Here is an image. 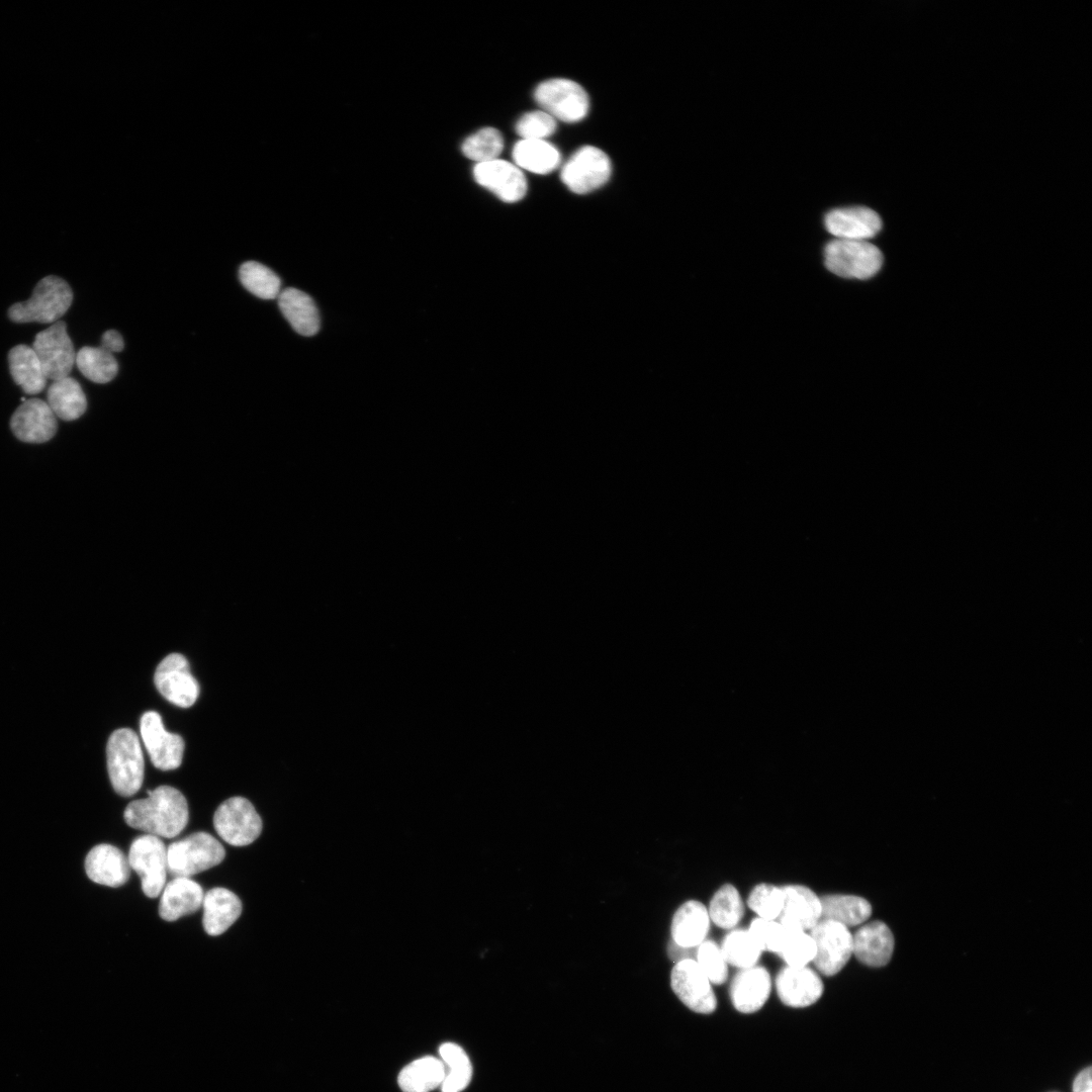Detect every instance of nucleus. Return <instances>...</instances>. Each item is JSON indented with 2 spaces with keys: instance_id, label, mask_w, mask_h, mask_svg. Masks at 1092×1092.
Wrapping results in <instances>:
<instances>
[{
  "instance_id": "1",
  "label": "nucleus",
  "mask_w": 1092,
  "mask_h": 1092,
  "mask_svg": "<svg viewBox=\"0 0 1092 1092\" xmlns=\"http://www.w3.org/2000/svg\"><path fill=\"white\" fill-rule=\"evenodd\" d=\"M188 805L183 794L170 786L148 790V797L130 802L124 812L126 824L158 837L173 838L188 823Z\"/></svg>"
},
{
  "instance_id": "2",
  "label": "nucleus",
  "mask_w": 1092,
  "mask_h": 1092,
  "mask_svg": "<svg viewBox=\"0 0 1092 1092\" xmlns=\"http://www.w3.org/2000/svg\"><path fill=\"white\" fill-rule=\"evenodd\" d=\"M107 769L115 792L123 797L134 795L142 787L145 761L135 732L129 728L115 730L106 746Z\"/></svg>"
},
{
  "instance_id": "3",
  "label": "nucleus",
  "mask_w": 1092,
  "mask_h": 1092,
  "mask_svg": "<svg viewBox=\"0 0 1092 1092\" xmlns=\"http://www.w3.org/2000/svg\"><path fill=\"white\" fill-rule=\"evenodd\" d=\"M72 301L70 285L61 277L49 275L37 282L30 298L9 307L8 316L14 323L54 324L66 313Z\"/></svg>"
},
{
  "instance_id": "4",
  "label": "nucleus",
  "mask_w": 1092,
  "mask_h": 1092,
  "mask_svg": "<svg viewBox=\"0 0 1092 1092\" xmlns=\"http://www.w3.org/2000/svg\"><path fill=\"white\" fill-rule=\"evenodd\" d=\"M225 856L222 844L206 832H196L167 848L168 872L190 878L219 864Z\"/></svg>"
},
{
  "instance_id": "5",
  "label": "nucleus",
  "mask_w": 1092,
  "mask_h": 1092,
  "mask_svg": "<svg viewBox=\"0 0 1092 1092\" xmlns=\"http://www.w3.org/2000/svg\"><path fill=\"white\" fill-rule=\"evenodd\" d=\"M827 269L837 276L866 280L876 275L883 265V255L869 241L834 239L824 250Z\"/></svg>"
},
{
  "instance_id": "6",
  "label": "nucleus",
  "mask_w": 1092,
  "mask_h": 1092,
  "mask_svg": "<svg viewBox=\"0 0 1092 1092\" xmlns=\"http://www.w3.org/2000/svg\"><path fill=\"white\" fill-rule=\"evenodd\" d=\"M213 826L226 843L245 846L261 834L262 820L249 800L233 797L223 801L216 809Z\"/></svg>"
},
{
  "instance_id": "7",
  "label": "nucleus",
  "mask_w": 1092,
  "mask_h": 1092,
  "mask_svg": "<svg viewBox=\"0 0 1092 1092\" xmlns=\"http://www.w3.org/2000/svg\"><path fill=\"white\" fill-rule=\"evenodd\" d=\"M127 859L141 878L144 894L149 898L158 897L165 887L168 872L164 842L151 834L139 836L129 847Z\"/></svg>"
},
{
  "instance_id": "8",
  "label": "nucleus",
  "mask_w": 1092,
  "mask_h": 1092,
  "mask_svg": "<svg viewBox=\"0 0 1092 1092\" xmlns=\"http://www.w3.org/2000/svg\"><path fill=\"white\" fill-rule=\"evenodd\" d=\"M810 935L816 945V954L812 963L824 976L831 977L839 973L852 954V934L848 927L826 919H820L810 929Z\"/></svg>"
},
{
  "instance_id": "9",
  "label": "nucleus",
  "mask_w": 1092,
  "mask_h": 1092,
  "mask_svg": "<svg viewBox=\"0 0 1092 1092\" xmlns=\"http://www.w3.org/2000/svg\"><path fill=\"white\" fill-rule=\"evenodd\" d=\"M534 97L545 112L562 121H578L588 111L586 92L571 80L557 78L544 81L537 86Z\"/></svg>"
},
{
  "instance_id": "10",
  "label": "nucleus",
  "mask_w": 1092,
  "mask_h": 1092,
  "mask_svg": "<svg viewBox=\"0 0 1092 1092\" xmlns=\"http://www.w3.org/2000/svg\"><path fill=\"white\" fill-rule=\"evenodd\" d=\"M32 349L48 379L56 381L69 376L76 362V353L65 322L58 321L39 332Z\"/></svg>"
},
{
  "instance_id": "11",
  "label": "nucleus",
  "mask_w": 1092,
  "mask_h": 1092,
  "mask_svg": "<svg viewBox=\"0 0 1092 1092\" xmlns=\"http://www.w3.org/2000/svg\"><path fill=\"white\" fill-rule=\"evenodd\" d=\"M671 989L691 1010L709 1014L716 1010L717 999L712 983L696 960L675 963L670 974Z\"/></svg>"
},
{
  "instance_id": "12",
  "label": "nucleus",
  "mask_w": 1092,
  "mask_h": 1092,
  "mask_svg": "<svg viewBox=\"0 0 1092 1092\" xmlns=\"http://www.w3.org/2000/svg\"><path fill=\"white\" fill-rule=\"evenodd\" d=\"M611 163L600 149L586 146L575 152L561 170L562 182L574 193L584 194L605 184Z\"/></svg>"
},
{
  "instance_id": "13",
  "label": "nucleus",
  "mask_w": 1092,
  "mask_h": 1092,
  "mask_svg": "<svg viewBox=\"0 0 1092 1092\" xmlns=\"http://www.w3.org/2000/svg\"><path fill=\"white\" fill-rule=\"evenodd\" d=\"M154 681L166 700L181 708L191 707L199 696V685L180 653H171L159 663Z\"/></svg>"
},
{
  "instance_id": "14",
  "label": "nucleus",
  "mask_w": 1092,
  "mask_h": 1092,
  "mask_svg": "<svg viewBox=\"0 0 1092 1092\" xmlns=\"http://www.w3.org/2000/svg\"><path fill=\"white\" fill-rule=\"evenodd\" d=\"M141 736L152 763L159 769L170 770L180 766L184 753V740L168 732L159 713L146 712L140 721Z\"/></svg>"
},
{
  "instance_id": "15",
  "label": "nucleus",
  "mask_w": 1092,
  "mask_h": 1092,
  "mask_svg": "<svg viewBox=\"0 0 1092 1092\" xmlns=\"http://www.w3.org/2000/svg\"><path fill=\"white\" fill-rule=\"evenodd\" d=\"M825 228L835 239L868 241L882 229L880 215L866 206L839 207L824 218Z\"/></svg>"
},
{
  "instance_id": "16",
  "label": "nucleus",
  "mask_w": 1092,
  "mask_h": 1092,
  "mask_svg": "<svg viewBox=\"0 0 1092 1092\" xmlns=\"http://www.w3.org/2000/svg\"><path fill=\"white\" fill-rule=\"evenodd\" d=\"M13 434L27 443H43L57 432V419L49 404L39 398L22 402L10 419Z\"/></svg>"
},
{
  "instance_id": "17",
  "label": "nucleus",
  "mask_w": 1092,
  "mask_h": 1092,
  "mask_svg": "<svg viewBox=\"0 0 1092 1092\" xmlns=\"http://www.w3.org/2000/svg\"><path fill=\"white\" fill-rule=\"evenodd\" d=\"M776 989L780 1000L793 1008H804L814 1004L823 993V982L818 973L811 968L786 966L776 978Z\"/></svg>"
},
{
  "instance_id": "18",
  "label": "nucleus",
  "mask_w": 1092,
  "mask_h": 1092,
  "mask_svg": "<svg viewBox=\"0 0 1092 1092\" xmlns=\"http://www.w3.org/2000/svg\"><path fill=\"white\" fill-rule=\"evenodd\" d=\"M473 174L477 183L506 202L519 201L526 194V178L523 172L510 162L496 159L478 163Z\"/></svg>"
},
{
  "instance_id": "19",
  "label": "nucleus",
  "mask_w": 1092,
  "mask_h": 1092,
  "mask_svg": "<svg viewBox=\"0 0 1092 1092\" xmlns=\"http://www.w3.org/2000/svg\"><path fill=\"white\" fill-rule=\"evenodd\" d=\"M782 890L784 904L779 923L793 930L812 929L821 919L820 897L803 885H787Z\"/></svg>"
},
{
  "instance_id": "20",
  "label": "nucleus",
  "mask_w": 1092,
  "mask_h": 1092,
  "mask_svg": "<svg viewBox=\"0 0 1092 1092\" xmlns=\"http://www.w3.org/2000/svg\"><path fill=\"white\" fill-rule=\"evenodd\" d=\"M771 989L770 975L761 966H753L740 971L733 977L730 985V999L736 1010L752 1013L759 1010L769 997Z\"/></svg>"
},
{
  "instance_id": "21",
  "label": "nucleus",
  "mask_w": 1092,
  "mask_h": 1092,
  "mask_svg": "<svg viewBox=\"0 0 1092 1092\" xmlns=\"http://www.w3.org/2000/svg\"><path fill=\"white\" fill-rule=\"evenodd\" d=\"M85 871L94 883L117 888L130 876L127 857L117 847L101 843L94 846L85 858Z\"/></svg>"
},
{
  "instance_id": "22",
  "label": "nucleus",
  "mask_w": 1092,
  "mask_h": 1092,
  "mask_svg": "<svg viewBox=\"0 0 1092 1092\" xmlns=\"http://www.w3.org/2000/svg\"><path fill=\"white\" fill-rule=\"evenodd\" d=\"M893 950V933L882 921L867 923L852 935V954L866 966L884 967L890 962Z\"/></svg>"
},
{
  "instance_id": "23",
  "label": "nucleus",
  "mask_w": 1092,
  "mask_h": 1092,
  "mask_svg": "<svg viewBox=\"0 0 1092 1092\" xmlns=\"http://www.w3.org/2000/svg\"><path fill=\"white\" fill-rule=\"evenodd\" d=\"M201 886L190 878L177 877L163 889L159 915L166 921H175L196 912L203 901Z\"/></svg>"
},
{
  "instance_id": "24",
  "label": "nucleus",
  "mask_w": 1092,
  "mask_h": 1092,
  "mask_svg": "<svg viewBox=\"0 0 1092 1092\" xmlns=\"http://www.w3.org/2000/svg\"><path fill=\"white\" fill-rule=\"evenodd\" d=\"M710 917L704 904L689 900L674 912L671 920V939L684 947H697L707 937Z\"/></svg>"
},
{
  "instance_id": "25",
  "label": "nucleus",
  "mask_w": 1092,
  "mask_h": 1092,
  "mask_svg": "<svg viewBox=\"0 0 1092 1092\" xmlns=\"http://www.w3.org/2000/svg\"><path fill=\"white\" fill-rule=\"evenodd\" d=\"M202 906V924L205 932L212 936L228 930L242 913L241 900L225 888L209 890L203 897Z\"/></svg>"
},
{
  "instance_id": "26",
  "label": "nucleus",
  "mask_w": 1092,
  "mask_h": 1092,
  "mask_svg": "<svg viewBox=\"0 0 1092 1092\" xmlns=\"http://www.w3.org/2000/svg\"><path fill=\"white\" fill-rule=\"evenodd\" d=\"M279 308L293 328L302 336H313L320 329V314L315 303L303 291L296 288H285L278 297Z\"/></svg>"
},
{
  "instance_id": "27",
  "label": "nucleus",
  "mask_w": 1092,
  "mask_h": 1092,
  "mask_svg": "<svg viewBox=\"0 0 1092 1092\" xmlns=\"http://www.w3.org/2000/svg\"><path fill=\"white\" fill-rule=\"evenodd\" d=\"M11 376L27 394H37L47 384V376L32 347L17 345L8 353Z\"/></svg>"
},
{
  "instance_id": "28",
  "label": "nucleus",
  "mask_w": 1092,
  "mask_h": 1092,
  "mask_svg": "<svg viewBox=\"0 0 1092 1092\" xmlns=\"http://www.w3.org/2000/svg\"><path fill=\"white\" fill-rule=\"evenodd\" d=\"M446 1075L442 1060L426 1056L402 1068L397 1082L402 1092H431L441 1086Z\"/></svg>"
},
{
  "instance_id": "29",
  "label": "nucleus",
  "mask_w": 1092,
  "mask_h": 1092,
  "mask_svg": "<svg viewBox=\"0 0 1092 1092\" xmlns=\"http://www.w3.org/2000/svg\"><path fill=\"white\" fill-rule=\"evenodd\" d=\"M821 919L831 920L846 927L861 924L872 914L868 900L854 895L829 894L820 897Z\"/></svg>"
},
{
  "instance_id": "30",
  "label": "nucleus",
  "mask_w": 1092,
  "mask_h": 1092,
  "mask_svg": "<svg viewBox=\"0 0 1092 1092\" xmlns=\"http://www.w3.org/2000/svg\"><path fill=\"white\" fill-rule=\"evenodd\" d=\"M47 400L55 416L65 421L80 418L87 407L86 396L81 385L70 376L56 380L50 385Z\"/></svg>"
},
{
  "instance_id": "31",
  "label": "nucleus",
  "mask_w": 1092,
  "mask_h": 1092,
  "mask_svg": "<svg viewBox=\"0 0 1092 1092\" xmlns=\"http://www.w3.org/2000/svg\"><path fill=\"white\" fill-rule=\"evenodd\" d=\"M513 159L520 168L536 174H547L559 165L560 154L544 140H522L513 149Z\"/></svg>"
},
{
  "instance_id": "32",
  "label": "nucleus",
  "mask_w": 1092,
  "mask_h": 1092,
  "mask_svg": "<svg viewBox=\"0 0 1092 1092\" xmlns=\"http://www.w3.org/2000/svg\"><path fill=\"white\" fill-rule=\"evenodd\" d=\"M442 1062L448 1067L443 1083L442 1092H461L470 1083L472 1078V1065L464 1050L454 1042H444L439 1048Z\"/></svg>"
},
{
  "instance_id": "33",
  "label": "nucleus",
  "mask_w": 1092,
  "mask_h": 1092,
  "mask_svg": "<svg viewBox=\"0 0 1092 1092\" xmlns=\"http://www.w3.org/2000/svg\"><path fill=\"white\" fill-rule=\"evenodd\" d=\"M708 913L718 927L734 928L744 914V903L738 890L731 884H724L712 897Z\"/></svg>"
},
{
  "instance_id": "34",
  "label": "nucleus",
  "mask_w": 1092,
  "mask_h": 1092,
  "mask_svg": "<svg viewBox=\"0 0 1092 1092\" xmlns=\"http://www.w3.org/2000/svg\"><path fill=\"white\" fill-rule=\"evenodd\" d=\"M720 947L727 964L738 969L755 966L762 952L748 929L731 930Z\"/></svg>"
},
{
  "instance_id": "35",
  "label": "nucleus",
  "mask_w": 1092,
  "mask_h": 1092,
  "mask_svg": "<svg viewBox=\"0 0 1092 1092\" xmlns=\"http://www.w3.org/2000/svg\"><path fill=\"white\" fill-rule=\"evenodd\" d=\"M76 365L81 373L96 383L112 380L118 371V364L113 354L101 347H83L76 354Z\"/></svg>"
},
{
  "instance_id": "36",
  "label": "nucleus",
  "mask_w": 1092,
  "mask_h": 1092,
  "mask_svg": "<svg viewBox=\"0 0 1092 1092\" xmlns=\"http://www.w3.org/2000/svg\"><path fill=\"white\" fill-rule=\"evenodd\" d=\"M239 278L243 286L262 299L277 298L281 292L280 278L265 265L256 261H247L239 269Z\"/></svg>"
},
{
  "instance_id": "37",
  "label": "nucleus",
  "mask_w": 1092,
  "mask_h": 1092,
  "mask_svg": "<svg viewBox=\"0 0 1092 1092\" xmlns=\"http://www.w3.org/2000/svg\"><path fill=\"white\" fill-rule=\"evenodd\" d=\"M503 148L504 140L500 132L493 127H485L464 141L462 152L467 158L484 163L496 160Z\"/></svg>"
},
{
  "instance_id": "38",
  "label": "nucleus",
  "mask_w": 1092,
  "mask_h": 1092,
  "mask_svg": "<svg viewBox=\"0 0 1092 1092\" xmlns=\"http://www.w3.org/2000/svg\"><path fill=\"white\" fill-rule=\"evenodd\" d=\"M786 929L785 942L781 951L777 954L789 967H806L813 962L816 954V945L813 938L806 931Z\"/></svg>"
},
{
  "instance_id": "39",
  "label": "nucleus",
  "mask_w": 1092,
  "mask_h": 1092,
  "mask_svg": "<svg viewBox=\"0 0 1092 1092\" xmlns=\"http://www.w3.org/2000/svg\"><path fill=\"white\" fill-rule=\"evenodd\" d=\"M783 904L784 893L782 887L765 883L755 886L747 898L748 907L762 919L775 920L779 918Z\"/></svg>"
},
{
  "instance_id": "40",
  "label": "nucleus",
  "mask_w": 1092,
  "mask_h": 1092,
  "mask_svg": "<svg viewBox=\"0 0 1092 1092\" xmlns=\"http://www.w3.org/2000/svg\"><path fill=\"white\" fill-rule=\"evenodd\" d=\"M696 961L710 982L721 985L728 977V964L721 947L711 939H705L697 948Z\"/></svg>"
},
{
  "instance_id": "41",
  "label": "nucleus",
  "mask_w": 1092,
  "mask_h": 1092,
  "mask_svg": "<svg viewBox=\"0 0 1092 1092\" xmlns=\"http://www.w3.org/2000/svg\"><path fill=\"white\" fill-rule=\"evenodd\" d=\"M748 931L759 944L761 950L779 953L786 939L787 929L775 920L754 918Z\"/></svg>"
},
{
  "instance_id": "42",
  "label": "nucleus",
  "mask_w": 1092,
  "mask_h": 1092,
  "mask_svg": "<svg viewBox=\"0 0 1092 1092\" xmlns=\"http://www.w3.org/2000/svg\"><path fill=\"white\" fill-rule=\"evenodd\" d=\"M556 120L545 111H532L524 114L516 125V130L523 140H543L556 130Z\"/></svg>"
},
{
  "instance_id": "43",
  "label": "nucleus",
  "mask_w": 1092,
  "mask_h": 1092,
  "mask_svg": "<svg viewBox=\"0 0 1092 1092\" xmlns=\"http://www.w3.org/2000/svg\"><path fill=\"white\" fill-rule=\"evenodd\" d=\"M100 347L111 354L120 352L124 347L123 339L117 331L108 330L101 337Z\"/></svg>"
},
{
  "instance_id": "44",
  "label": "nucleus",
  "mask_w": 1092,
  "mask_h": 1092,
  "mask_svg": "<svg viewBox=\"0 0 1092 1092\" xmlns=\"http://www.w3.org/2000/svg\"><path fill=\"white\" fill-rule=\"evenodd\" d=\"M697 947H684L676 944L672 939L667 944V953L670 960L677 963L682 960H696Z\"/></svg>"
},
{
  "instance_id": "45",
  "label": "nucleus",
  "mask_w": 1092,
  "mask_h": 1092,
  "mask_svg": "<svg viewBox=\"0 0 1092 1092\" xmlns=\"http://www.w3.org/2000/svg\"><path fill=\"white\" fill-rule=\"evenodd\" d=\"M1073 1092H1092L1091 1090V1067L1081 1070L1074 1079Z\"/></svg>"
}]
</instances>
